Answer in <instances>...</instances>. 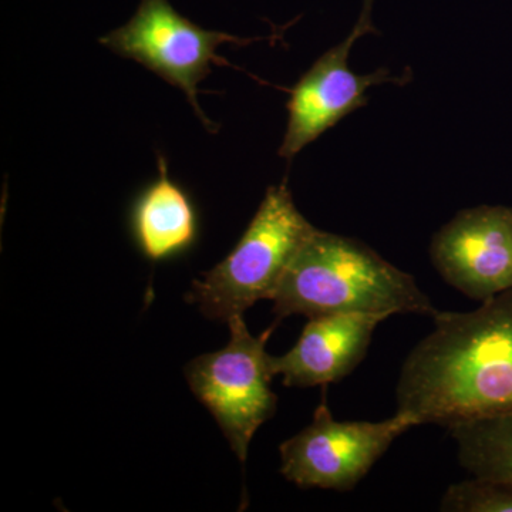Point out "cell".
I'll return each mask as SVG.
<instances>
[{
	"label": "cell",
	"mask_w": 512,
	"mask_h": 512,
	"mask_svg": "<svg viewBox=\"0 0 512 512\" xmlns=\"http://www.w3.org/2000/svg\"><path fill=\"white\" fill-rule=\"evenodd\" d=\"M433 320L404 360L396 412L444 427L512 412V289Z\"/></svg>",
	"instance_id": "cell-1"
},
{
	"label": "cell",
	"mask_w": 512,
	"mask_h": 512,
	"mask_svg": "<svg viewBox=\"0 0 512 512\" xmlns=\"http://www.w3.org/2000/svg\"><path fill=\"white\" fill-rule=\"evenodd\" d=\"M276 319L343 313L436 316L433 302L407 274L359 239L315 228L274 299Z\"/></svg>",
	"instance_id": "cell-2"
},
{
	"label": "cell",
	"mask_w": 512,
	"mask_h": 512,
	"mask_svg": "<svg viewBox=\"0 0 512 512\" xmlns=\"http://www.w3.org/2000/svg\"><path fill=\"white\" fill-rule=\"evenodd\" d=\"M313 225L293 201L286 180L266 190L255 217L227 258L192 282L188 301L207 318L244 315L264 299H274Z\"/></svg>",
	"instance_id": "cell-3"
},
{
	"label": "cell",
	"mask_w": 512,
	"mask_h": 512,
	"mask_svg": "<svg viewBox=\"0 0 512 512\" xmlns=\"http://www.w3.org/2000/svg\"><path fill=\"white\" fill-rule=\"evenodd\" d=\"M231 339L224 349L195 357L185 369L188 386L210 410L241 463L248 458L256 431L276 412L278 397L266 342L275 325L262 335L249 332L244 315L228 320Z\"/></svg>",
	"instance_id": "cell-4"
},
{
	"label": "cell",
	"mask_w": 512,
	"mask_h": 512,
	"mask_svg": "<svg viewBox=\"0 0 512 512\" xmlns=\"http://www.w3.org/2000/svg\"><path fill=\"white\" fill-rule=\"evenodd\" d=\"M255 40L202 29L177 12L170 0H141L133 18L100 37L99 43L183 90L198 119L215 133L217 126L201 110L198 84L208 77L212 66H231L218 55V47L224 43L245 46Z\"/></svg>",
	"instance_id": "cell-5"
},
{
	"label": "cell",
	"mask_w": 512,
	"mask_h": 512,
	"mask_svg": "<svg viewBox=\"0 0 512 512\" xmlns=\"http://www.w3.org/2000/svg\"><path fill=\"white\" fill-rule=\"evenodd\" d=\"M413 427L412 417L397 412L383 421L335 420L323 400L312 423L279 447L281 474L301 488L348 493Z\"/></svg>",
	"instance_id": "cell-6"
},
{
	"label": "cell",
	"mask_w": 512,
	"mask_h": 512,
	"mask_svg": "<svg viewBox=\"0 0 512 512\" xmlns=\"http://www.w3.org/2000/svg\"><path fill=\"white\" fill-rule=\"evenodd\" d=\"M375 0H363L362 12L355 28L339 45L312 64L289 92L286 103L288 126L279 157L292 161L303 148L318 140L323 133L367 104V90L377 84H407L412 72L393 76L387 69L372 74H356L349 67L352 47L360 37L377 33L372 13Z\"/></svg>",
	"instance_id": "cell-7"
},
{
	"label": "cell",
	"mask_w": 512,
	"mask_h": 512,
	"mask_svg": "<svg viewBox=\"0 0 512 512\" xmlns=\"http://www.w3.org/2000/svg\"><path fill=\"white\" fill-rule=\"evenodd\" d=\"M430 259L448 285L485 302L512 289V208L481 205L458 212L434 234Z\"/></svg>",
	"instance_id": "cell-8"
},
{
	"label": "cell",
	"mask_w": 512,
	"mask_h": 512,
	"mask_svg": "<svg viewBox=\"0 0 512 512\" xmlns=\"http://www.w3.org/2000/svg\"><path fill=\"white\" fill-rule=\"evenodd\" d=\"M387 318L376 313L311 318L289 352L271 356L272 370L286 387L339 383L365 360L373 333Z\"/></svg>",
	"instance_id": "cell-9"
},
{
	"label": "cell",
	"mask_w": 512,
	"mask_h": 512,
	"mask_svg": "<svg viewBox=\"0 0 512 512\" xmlns=\"http://www.w3.org/2000/svg\"><path fill=\"white\" fill-rule=\"evenodd\" d=\"M130 224L138 249L150 261L183 254L197 241V210L187 191L171 180L167 160L161 154L158 178L134 201Z\"/></svg>",
	"instance_id": "cell-10"
},
{
	"label": "cell",
	"mask_w": 512,
	"mask_h": 512,
	"mask_svg": "<svg viewBox=\"0 0 512 512\" xmlns=\"http://www.w3.org/2000/svg\"><path fill=\"white\" fill-rule=\"evenodd\" d=\"M458 461L471 476L512 483V412L460 421L447 427Z\"/></svg>",
	"instance_id": "cell-11"
},
{
	"label": "cell",
	"mask_w": 512,
	"mask_h": 512,
	"mask_svg": "<svg viewBox=\"0 0 512 512\" xmlns=\"http://www.w3.org/2000/svg\"><path fill=\"white\" fill-rule=\"evenodd\" d=\"M443 512H512V483L476 477L448 485L440 501Z\"/></svg>",
	"instance_id": "cell-12"
}]
</instances>
